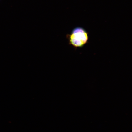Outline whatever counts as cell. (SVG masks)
<instances>
[{
    "label": "cell",
    "mask_w": 132,
    "mask_h": 132,
    "mask_svg": "<svg viewBox=\"0 0 132 132\" xmlns=\"http://www.w3.org/2000/svg\"><path fill=\"white\" fill-rule=\"evenodd\" d=\"M88 33L83 28L77 27L74 28L70 34L66 35L70 45L75 48L83 47L88 42Z\"/></svg>",
    "instance_id": "obj_1"
},
{
    "label": "cell",
    "mask_w": 132,
    "mask_h": 132,
    "mask_svg": "<svg viewBox=\"0 0 132 132\" xmlns=\"http://www.w3.org/2000/svg\"></svg>",
    "instance_id": "obj_2"
}]
</instances>
